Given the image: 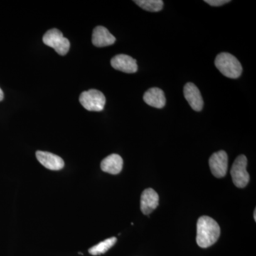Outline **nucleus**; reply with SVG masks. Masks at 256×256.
I'll return each instance as SVG.
<instances>
[{
  "instance_id": "9b49d317",
  "label": "nucleus",
  "mask_w": 256,
  "mask_h": 256,
  "mask_svg": "<svg viewBox=\"0 0 256 256\" xmlns=\"http://www.w3.org/2000/svg\"><path fill=\"white\" fill-rule=\"evenodd\" d=\"M116 41V37L104 26H96L92 32V43L96 47L110 46Z\"/></svg>"
},
{
  "instance_id": "7ed1b4c3",
  "label": "nucleus",
  "mask_w": 256,
  "mask_h": 256,
  "mask_svg": "<svg viewBox=\"0 0 256 256\" xmlns=\"http://www.w3.org/2000/svg\"><path fill=\"white\" fill-rule=\"evenodd\" d=\"M43 42L46 46L53 48L60 56L66 54L70 46L68 38H65L62 32L57 28L47 31L44 35Z\"/></svg>"
},
{
  "instance_id": "ddd939ff",
  "label": "nucleus",
  "mask_w": 256,
  "mask_h": 256,
  "mask_svg": "<svg viewBox=\"0 0 256 256\" xmlns=\"http://www.w3.org/2000/svg\"><path fill=\"white\" fill-rule=\"evenodd\" d=\"M124 160L117 154L108 156L101 162L100 168L102 171L111 174H118L122 171Z\"/></svg>"
},
{
  "instance_id": "0eeeda50",
  "label": "nucleus",
  "mask_w": 256,
  "mask_h": 256,
  "mask_svg": "<svg viewBox=\"0 0 256 256\" xmlns=\"http://www.w3.org/2000/svg\"><path fill=\"white\" fill-rule=\"evenodd\" d=\"M110 64L112 68L124 73H136L138 68L136 60L126 54L116 56L111 60Z\"/></svg>"
},
{
  "instance_id": "39448f33",
  "label": "nucleus",
  "mask_w": 256,
  "mask_h": 256,
  "mask_svg": "<svg viewBox=\"0 0 256 256\" xmlns=\"http://www.w3.org/2000/svg\"><path fill=\"white\" fill-rule=\"evenodd\" d=\"M248 160L246 156L242 154L234 161L232 165L230 174L235 186L238 188H244L247 186L250 180V176L246 170Z\"/></svg>"
},
{
  "instance_id": "f3484780",
  "label": "nucleus",
  "mask_w": 256,
  "mask_h": 256,
  "mask_svg": "<svg viewBox=\"0 0 256 256\" xmlns=\"http://www.w3.org/2000/svg\"><path fill=\"white\" fill-rule=\"evenodd\" d=\"M4 99V92H3L2 90L0 88V101H2Z\"/></svg>"
},
{
  "instance_id": "a211bd4d",
  "label": "nucleus",
  "mask_w": 256,
  "mask_h": 256,
  "mask_svg": "<svg viewBox=\"0 0 256 256\" xmlns=\"http://www.w3.org/2000/svg\"><path fill=\"white\" fill-rule=\"evenodd\" d=\"M256 210H254V220H255V222H256Z\"/></svg>"
},
{
  "instance_id": "6e6552de",
  "label": "nucleus",
  "mask_w": 256,
  "mask_h": 256,
  "mask_svg": "<svg viewBox=\"0 0 256 256\" xmlns=\"http://www.w3.org/2000/svg\"><path fill=\"white\" fill-rule=\"evenodd\" d=\"M184 96L192 109L201 111L203 108L204 101L201 92L193 82H188L184 87Z\"/></svg>"
},
{
  "instance_id": "4468645a",
  "label": "nucleus",
  "mask_w": 256,
  "mask_h": 256,
  "mask_svg": "<svg viewBox=\"0 0 256 256\" xmlns=\"http://www.w3.org/2000/svg\"><path fill=\"white\" fill-rule=\"evenodd\" d=\"M116 242H117V238L116 237L106 239L104 242H99L97 245L90 248L88 250L89 254L92 256H98L105 254L109 249L114 246Z\"/></svg>"
},
{
  "instance_id": "20e7f679",
  "label": "nucleus",
  "mask_w": 256,
  "mask_h": 256,
  "mask_svg": "<svg viewBox=\"0 0 256 256\" xmlns=\"http://www.w3.org/2000/svg\"><path fill=\"white\" fill-rule=\"evenodd\" d=\"M79 101L82 107L87 110L100 112L105 107L106 99L104 94L100 90L90 89L80 94Z\"/></svg>"
},
{
  "instance_id": "f8f14e48",
  "label": "nucleus",
  "mask_w": 256,
  "mask_h": 256,
  "mask_svg": "<svg viewBox=\"0 0 256 256\" xmlns=\"http://www.w3.org/2000/svg\"><path fill=\"white\" fill-rule=\"evenodd\" d=\"M143 100L148 105L156 108H162L166 104L164 92L159 88H151L144 92Z\"/></svg>"
},
{
  "instance_id": "dca6fc26",
  "label": "nucleus",
  "mask_w": 256,
  "mask_h": 256,
  "mask_svg": "<svg viewBox=\"0 0 256 256\" xmlns=\"http://www.w3.org/2000/svg\"><path fill=\"white\" fill-rule=\"evenodd\" d=\"M205 2L213 6H220L230 2L229 0H205Z\"/></svg>"
},
{
  "instance_id": "9d476101",
  "label": "nucleus",
  "mask_w": 256,
  "mask_h": 256,
  "mask_svg": "<svg viewBox=\"0 0 256 256\" xmlns=\"http://www.w3.org/2000/svg\"><path fill=\"white\" fill-rule=\"evenodd\" d=\"M36 156L38 161L44 168L54 171H58L63 169L64 162L60 156L48 152L37 151Z\"/></svg>"
},
{
  "instance_id": "f257e3e1",
  "label": "nucleus",
  "mask_w": 256,
  "mask_h": 256,
  "mask_svg": "<svg viewBox=\"0 0 256 256\" xmlns=\"http://www.w3.org/2000/svg\"><path fill=\"white\" fill-rule=\"evenodd\" d=\"M220 228L218 223L207 216L198 218L196 224V240L198 246L206 248L220 238Z\"/></svg>"
},
{
  "instance_id": "1a4fd4ad",
  "label": "nucleus",
  "mask_w": 256,
  "mask_h": 256,
  "mask_svg": "<svg viewBox=\"0 0 256 256\" xmlns=\"http://www.w3.org/2000/svg\"><path fill=\"white\" fill-rule=\"evenodd\" d=\"M159 205V195L153 188H146L141 195L140 208L144 215H149Z\"/></svg>"
},
{
  "instance_id": "2eb2a0df",
  "label": "nucleus",
  "mask_w": 256,
  "mask_h": 256,
  "mask_svg": "<svg viewBox=\"0 0 256 256\" xmlns=\"http://www.w3.org/2000/svg\"><path fill=\"white\" fill-rule=\"evenodd\" d=\"M134 2L142 9L152 12L161 11L164 5L162 0H136Z\"/></svg>"
},
{
  "instance_id": "423d86ee",
  "label": "nucleus",
  "mask_w": 256,
  "mask_h": 256,
  "mask_svg": "<svg viewBox=\"0 0 256 256\" xmlns=\"http://www.w3.org/2000/svg\"><path fill=\"white\" fill-rule=\"evenodd\" d=\"M210 171L214 176L222 178L226 176L228 170V156L225 151L214 153L210 159Z\"/></svg>"
},
{
  "instance_id": "f03ea898",
  "label": "nucleus",
  "mask_w": 256,
  "mask_h": 256,
  "mask_svg": "<svg viewBox=\"0 0 256 256\" xmlns=\"http://www.w3.org/2000/svg\"><path fill=\"white\" fill-rule=\"evenodd\" d=\"M215 66L218 70L229 78H238L242 72V64L234 56L228 53H220L215 60Z\"/></svg>"
}]
</instances>
